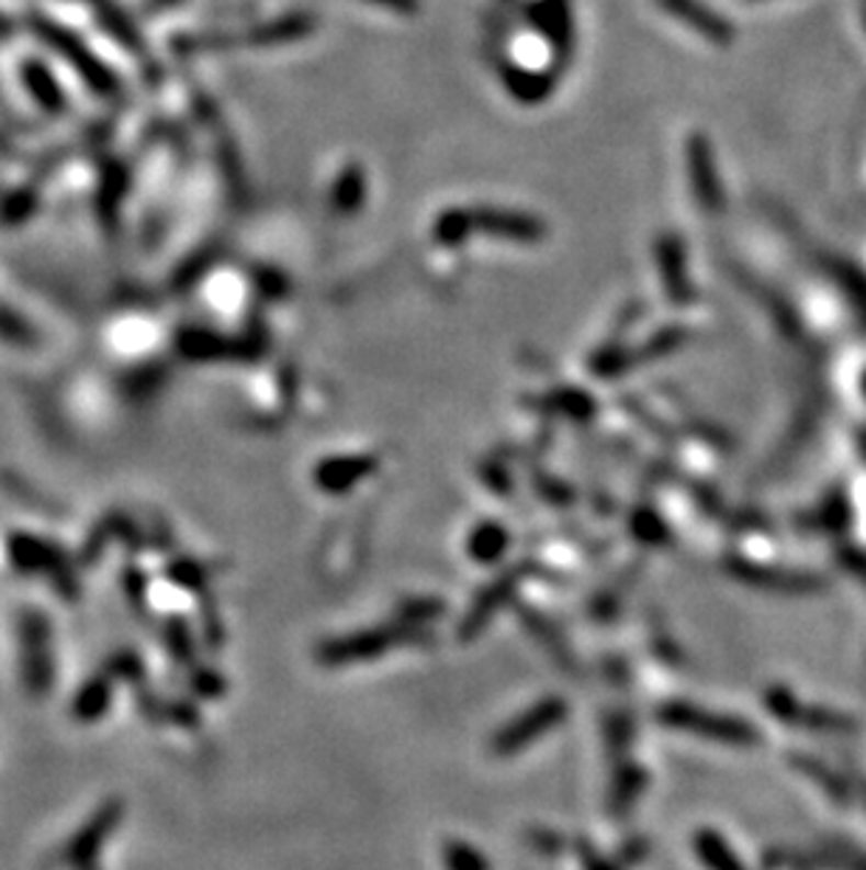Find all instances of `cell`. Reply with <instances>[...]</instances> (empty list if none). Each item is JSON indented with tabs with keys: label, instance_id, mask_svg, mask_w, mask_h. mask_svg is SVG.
Instances as JSON below:
<instances>
[{
	"label": "cell",
	"instance_id": "obj_19",
	"mask_svg": "<svg viewBox=\"0 0 866 870\" xmlns=\"http://www.w3.org/2000/svg\"><path fill=\"white\" fill-rule=\"evenodd\" d=\"M448 865L450 870H484V859L470 851L468 845H450Z\"/></svg>",
	"mask_w": 866,
	"mask_h": 870
},
{
	"label": "cell",
	"instance_id": "obj_7",
	"mask_svg": "<svg viewBox=\"0 0 866 870\" xmlns=\"http://www.w3.org/2000/svg\"><path fill=\"white\" fill-rule=\"evenodd\" d=\"M113 704V679L108 673L90 677L71 699V718L79 724H93L104 718Z\"/></svg>",
	"mask_w": 866,
	"mask_h": 870
},
{
	"label": "cell",
	"instance_id": "obj_22",
	"mask_svg": "<svg viewBox=\"0 0 866 870\" xmlns=\"http://www.w3.org/2000/svg\"><path fill=\"white\" fill-rule=\"evenodd\" d=\"M88 870H97V868H88Z\"/></svg>",
	"mask_w": 866,
	"mask_h": 870
},
{
	"label": "cell",
	"instance_id": "obj_5",
	"mask_svg": "<svg viewBox=\"0 0 866 870\" xmlns=\"http://www.w3.org/2000/svg\"><path fill=\"white\" fill-rule=\"evenodd\" d=\"M661 718H664L667 724H673V727L712 735V738H718V741L745 744L754 738V729H749L745 724L732 722V718H715L712 713H700V710L687 707V704H675V707H667Z\"/></svg>",
	"mask_w": 866,
	"mask_h": 870
},
{
	"label": "cell",
	"instance_id": "obj_1",
	"mask_svg": "<svg viewBox=\"0 0 866 870\" xmlns=\"http://www.w3.org/2000/svg\"><path fill=\"white\" fill-rule=\"evenodd\" d=\"M7 555L14 572L45 575L65 600L79 598V575L59 544L32 533H12L7 538Z\"/></svg>",
	"mask_w": 866,
	"mask_h": 870
},
{
	"label": "cell",
	"instance_id": "obj_2",
	"mask_svg": "<svg viewBox=\"0 0 866 870\" xmlns=\"http://www.w3.org/2000/svg\"><path fill=\"white\" fill-rule=\"evenodd\" d=\"M20 639V677L29 696L43 699L57 682V659H54L52 620L40 609H26L18 620Z\"/></svg>",
	"mask_w": 866,
	"mask_h": 870
},
{
	"label": "cell",
	"instance_id": "obj_10",
	"mask_svg": "<svg viewBox=\"0 0 866 870\" xmlns=\"http://www.w3.org/2000/svg\"><path fill=\"white\" fill-rule=\"evenodd\" d=\"M23 79H26L29 91H32V97L37 99L40 108L48 110V113H65V99L63 93H59L57 82L52 79V74L45 71L43 65H26L23 68Z\"/></svg>",
	"mask_w": 866,
	"mask_h": 870
},
{
	"label": "cell",
	"instance_id": "obj_4",
	"mask_svg": "<svg viewBox=\"0 0 866 870\" xmlns=\"http://www.w3.org/2000/svg\"><path fill=\"white\" fill-rule=\"evenodd\" d=\"M34 32H37L40 37H43L45 43L65 59V63L71 65L74 71L82 74V79L93 88V91L110 99H116L119 93H122V85H119V79L113 77V71H108V68L88 52V46H85L82 40L74 37L71 32H65V29L57 26V23H48V20H40V18L34 20Z\"/></svg>",
	"mask_w": 866,
	"mask_h": 870
},
{
	"label": "cell",
	"instance_id": "obj_3",
	"mask_svg": "<svg viewBox=\"0 0 866 870\" xmlns=\"http://www.w3.org/2000/svg\"><path fill=\"white\" fill-rule=\"evenodd\" d=\"M122 819H124L122 800H104L102 806L85 819L82 828H79L77 834H71L68 843L59 848L57 862L54 865L65 870L97 868L99 854L104 851V845H108V839L113 837V832H116Z\"/></svg>",
	"mask_w": 866,
	"mask_h": 870
},
{
	"label": "cell",
	"instance_id": "obj_17",
	"mask_svg": "<svg viewBox=\"0 0 866 870\" xmlns=\"http://www.w3.org/2000/svg\"><path fill=\"white\" fill-rule=\"evenodd\" d=\"M161 722L178 724V727H198V707L192 702H183V699H175V702H164V713Z\"/></svg>",
	"mask_w": 866,
	"mask_h": 870
},
{
	"label": "cell",
	"instance_id": "obj_16",
	"mask_svg": "<svg viewBox=\"0 0 866 870\" xmlns=\"http://www.w3.org/2000/svg\"><path fill=\"white\" fill-rule=\"evenodd\" d=\"M189 684L203 699H220L225 693V679L217 671H209V668H194L189 673Z\"/></svg>",
	"mask_w": 866,
	"mask_h": 870
},
{
	"label": "cell",
	"instance_id": "obj_9",
	"mask_svg": "<svg viewBox=\"0 0 866 870\" xmlns=\"http://www.w3.org/2000/svg\"><path fill=\"white\" fill-rule=\"evenodd\" d=\"M372 471V462L360 457H338V459H327V462L318 465L315 471V482L322 484L324 490L329 493H344V490L352 488L355 482L367 477Z\"/></svg>",
	"mask_w": 866,
	"mask_h": 870
},
{
	"label": "cell",
	"instance_id": "obj_20",
	"mask_svg": "<svg viewBox=\"0 0 866 870\" xmlns=\"http://www.w3.org/2000/svg\"><path fill=\"white\" fill-rule=\"evenodd\" d=\"M7 29H9V26H7V20H0V32H7Z\"/></svg>",
	"mask_w": 866,
	"mask_h": 870
},
{
	"label": "cell",
	"instance_id": "obj_15",
	"mask_svg": "<svg viewBox=\"0 0 866 870\" xmlns=\"http://www.w3.org/2000/svg\"><path fill=\"white\" fill-rule=\"evenodd\" d=\"M122 589H124V598H127L135 609H142L144 603H147V589H149L147 572H142L135 564H130V567L122 572Z\"/></svg>",
	"mask_w": 866,
	"mask_h": 870
},
{
	"label": "cell",
	"instance_id": "obj_13",
	"mask_svg": "<svg viewBox=\"0 0 866 870\" xmlns=\"http://www.w3.org/2000/svg\"><path fill=\"white\" fill-rule=\"evenodd\" d=\"M104 673L110 679H119V682L138 684L147 677V668H144V659L138 654L130 651V648H122V651L110 654L108 662H104Z\"/></svg>",
	"mask_w": 866,
	"mask_h": 870
},
{
	"label": "cell",
	"instance_id": "obj_6",
	"mask_svg": "<svg viewBox=\"0 0 866 870\" xmlns=\"http://www.w3.org/2000/svg\"><path fill=\"white\" fill-rule=\"evenodd\" d=\"M565 707L563 702H558V699H549V702H540L538 707L529 710L527 716L518 718V722L509 724L504 733L498 735V752H515V749H520L524 744H529L535 738V735H540L543 729H552L554 724L563 718Z\"/></svg>",
	"mask_w": 866,
	"mask_h": 870
},
{
	"label": "cell",
	"instance_id": "obj_12",
	"mask_svg": "<svg viewBox=\"0 0 866 870\" xmlns=\"http://www.w3.org/2000/svg\"><path fill=\"white\" fill-rule=\"evenodd\" d=\"M167 575L175 587L189 589V592H206L209 589L206 567L194 558H175L167 564Z\"/></svg>",
	"mask_w": 866,
	"mask_h": 870
},
{
	"label": "cell",
	"instance_id": "obj_18",
	"mask_svg": "<svg viewBox=\"0 0 866 870\" xmlns=\"http://www.w3.org/2000/svg\"><path fill=\"white\" fill-rule=\"evenodd\" d=\"M0 338H7V342H12V344H32L34 342L32 327H29L23 319L14 316V313H9V310H3V313H0Z\"/></svg>",
	"mask_w": 866,
	"mask_h": 870
},
{
	"label": "cell",
	"instance_id": "obj_8",
	"mask_svg": "<svg viewBox=\"0 0 866 870\" xmlns=\"http://www.w3.org/2000/svg\"><path fill=\"white\" fill-rule=\"evenodd\" d=\"M178 349L183 358L192 361H220V358H237L239 347L234 342H225L223 336H214L206 330H183L178 336Z\"/></svg>",
	"mask_w": 866,
	"mask_h": 870
},
{
	"label": "cell",
	"instance_id": "obj_11",
	"mask_svg": "<svg viewBox=\"0 0 866 870\" xmlns=\"http://www.w3.org/2000/svg\"><path fill=\"white\" fill-rule=\"evenodd\" d=\"M164 645H167L169 657L178 665H194V634L183 617H167L164 623Z\"/></svg>",
	"mask_w": 866,
	"mask_h": 870
},
{
	"label": "cell",
	"instance_id": "obj_21",
	"mask_svg": "<svg viewBox=\"0 0 866 870\" xmlns=\"http://www.w3.org/2000/svg\"><path fill=\"white\" fill-rule=\"evenodd\" d=\"M161 3H172V0H161Z\"/></svg>",
	"mask_w": 866,
	"mask_h": 870
},
{
	"label": "cell",
	"instance_id": "obj_14",
	"mask_svg": "<svg viewBox=\"0 0 866 870\" xmlns=\"http://www.w3.org/2000/svg\"><path fill=\"white\" fill-rule=\"evenodd\" d=\"M504 549H507V529L495 527V524H484V527L475 529L473 542H470V553L475 555V561H495Z\"/></svg>",
	"mask_w": 866,
	"mask_h": 870
}]
</instances>
